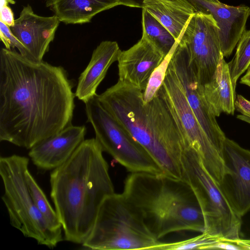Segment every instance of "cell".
Listing matches in <instances>:
<instances>
[{"instance_id": "7a4b0ae2", "label": "cell", "mask_w": 250, "mask_h": 250, "mask_svg": "<svg viewBox=\"0 0 250 250\" xmlns=\"http://www.w3.org/2000/svg\"><path fill=\"white\" fill-rule=\"evenodd\" d=\"M103 152L95 138L84 139L50 173V196L68 242H84L102 202L115 193Z\"/></svg>"}, {"instance_id": "ac0fdd59", "label": "cell", "mask_w": 250, "mask_h": 250, "mask_svg": "<svg viewBox=\"0 0 250 250\" xmlns=\"http://www.w3.org/2000/svg\"><path fill=\"white\" fill-rule=\"evenodd\" d=\"M45 5L65 24L90 22L95 16L121 5L119 0H45Z\"/></svg>"}, {"instance_id": "ba28073f", "label": "cell", "mask_w": 250, "mask_h": 250, "mask_svg": "<svg viewBox=\"0 0 250 250\" xmlns=\"http://www.w3.org/2000/svg\"><path fill=\"white\" fill-rule=\"evenodd\" d=\"M87 122L103 151L128 171L164 174L145 148L103 106L96 95L85 103Z\"/></svg>"}, {"instance_id": "ffe728a7", "label": "cell", "mask_w": 250, "mask_h": 250, "mask_svg": "<svg viewBox=\"0 0 250 250\" xmlns=\"http://www.w3.org/2000/svg\"><path fill=\"white\" fill-rule=\"evenodd\" d=\"M142 8L162 24L176 41L196 12L180 4L164 0H145Z\"/></svg>"}, {"instance_id": "9c48e42d", "label": "cell", "mask_w": 250, "mask_h": 250, "mask_svg": "<svg viewBox=\"0 0 250 250\" xmlns=\"http://www.w3.org/2000/svg\"><path fill=\"white\" fill-rule=\"evenodd\" d=\"M159 91L189 145L197 152L206 170L218 184L224 171L223 153L213 145L199 124L169 63Z\"/></svg>"}, {"instance_id": "7c38bea8", "label": "cell", "mask_w": 250, "mask_h": 250, "mask_svg": "<svg viewBox=\"0 0 250 250\" xmlns=\"http://www.w3.org/2000/svg\"><path fill=\"white\" fill-rule=\"evenodd\" d=\"M224 171L219 188L235 213L250 210V150L226 137L223 150Z\"/></svg>"}, {"instance_id": "cb8c5ba5", "label": "cell", "mask_w": 250, "mask_h": 250, "mask_svg": "<svg viewBox=\"0 0 250 250\" xmlns=\"http://www.w3.org/2000/svg\"><path fill=\"white\" fill-rule=\"evenodd\" d=\"M178 40L165 57L162 62L157 66L150 76L146 88L143 91L144 103L150 102L157 94L163 83L167 69Z\"/></svg>"}, {"instance_id": "603a6c76", "label": "cell", "mask_w": 250, "mask_h": 250, "mask_svg": "<svg viewBox=\"0 0 250 250\" xmlns=\"http://www.w3.org/2000/svg\"><path fill=\"white\" fill-rule=\"evenodd\" d=\"M234 90L237 80L250 65V30H246L237 44L235 54L228 63Z\"/></svg>"}, {"instance_id": "f546056e", "label": "cell", "mask_w": 250, "mask_h": 250, "mask_svg": "<svg viewBox=\"0 0 250 250\" xmlns=\"http://www.w3.org/2000/svg\"><path fill=\"white\" fill-rule=\"evenodd\" d=\"M0 21H2L9 27L12 26L15 22L14 14L9 5L0 7Z\"/></svg>"}, {"instance_id": "277c9868", "label": "cell", "mask_w": 250, "mask_h": 250, "mask_svg": "<svg viewBox=\"0 0 250 250\" xmlns=\"http://www.w3.org/2000/svg\"><path fill=\"white\" fill-rule=\"evenodd\" d=\"M150 233L159 240L175 232H204L205 220L199 201L186 181L165 174L132 172L121 193Z\"/></svg>"}, {"instance_id": "2e32d148", "label": "cell", "mask_w": 250, "mask_h": 250, "mask_svg": "<svg viewBox=\"0 0 250 250\" xmlns=\"http://www.w3.org/2000/svg\"><path fill=\"white\" fill-rule=\"evenodd\" d=\"M84 125H71L57 134L36 144L28 155L38 168L53 170L65 163L84 140Z\"/></svg>"}, {"instance_id": "4316f807", "label": "cell", "mask_w": 250, "mask_h": 250, "mask_svg": "<svg viewBox=\"0 0 250 250\" xmlns=\"http://www.w3.org/2000/svg\"><path fill=\"white\" fill-rule=\"evenodd\" d=\"M234 105L235 109L241 113L237 117L250 124V101L238 94L236 97Z\"/></svg>"}, {"instance_id": "5b68a950", "label": "cell", "mask_w": 250, "mask_h": 250, "mask_svg": "<svg viewBox=\"0 0 250 250\" xmlns=\"http://www.w3.org/2000/svg\"><path fill=\"white\" fill-rule=\"evenodd\" d=\"M29 162L28 158L16 154L0 157L1 199L13 227L38 244L52 248L63 240L62 232L52 229L36 206L26 179Z\"/></svg>"}, {"instance_id": "8fae6325", "label": "cell", "mask_w": 250, "mask_h": 250, "mask_svg": "<svg viewBox=\"0 0 250 250\" xmlns=\"http://www.w3.org/2000/svg\"><path fill=\"white\" fill-rule=\"evenodd\" d=\"M169 65L199 124L213 145L223 153L227 137L209 107L204 93L203 86L197 82L189 64L187 50L179 42V40Z\"/></svg>"}, {"instance_id": "3957f363", "label": "cell", "mask_w": 250, "mask_h": 250, "mask_svg": "<svg viewBox=\"0 0 250 250\" xmlns=\"http://www.w3.org/2000/svg\"><path fill=\"white\" fill-rule=\"evenodd\" d=\"M96 98L145 148L165 175L183 179V158L191 147L159 91L144 103L143 91L118 80Z\"/></svg>"}, {"instance_id": "5bb4252c", "label": "cell", "mask_w": 250, "mask_h": 250, "mask_svg": "<svg viewBox=\"0 0 250 250\" xmlns=\"http://www.w3.org/2000/svg\"><path fill=\"white\" fill-rule=\"evenodd\" d=\"M61 21L54 15L50 17L35 14L31 6H24L20 16L10 27L12 33L28 50L32 60L42 61L48 52Z\"/></svg>"}, {"instance_id": "4fadbf2b", "label": "cell", "mask_w": 250, "mask_h": 250, "mask_svg": "<svg viewBox=\"0 0 250 250\" xmlns=\"http://www.w3.org/2000/svg\"><path fill=\"white\" fill-rule=\"evenodd\" d=\"M142 31V37L136 44L121 50L117 62L118 80L144 91L152 72L166 56Z\"/></svg>"}, {"instance_id": "f1b7e54d", "label": "cell", "mask_w": 250, "mask_h": 250, "mask_svg": "<svg viewBox=\"0 0 250 250\" xmlns=\"http://www.w3.org/2000/svg\"><path fill=\"white\" fill-rule=\"evenodd\" d=\"M242 250V248L236 244L228 241L219 240L211 245L208 246L206 250Z\"/></svg>"}, {"instance_id": "1f68e13d", "label": "cell", "mask_w": 250, "mask_h": 250, "mask_svg": "<svg viewBox=\"0 0 250 250\" xmlns=\"http://www.w3.org/2000/svg\"><path fill=\"white\" fill-rule=\"evenodd\" d=\"M237 245L240 246L243 250H250V239H239L235 243Z\"/></svg>"}, {"instance_id": "e0dca14e", "label": "cell", "mask_w": 250, "mask_h": 250, "mask_svg": "<svg viewBox=\"0 0 250 250\" xmlns=\"http://www.w3.org/2000/svg\"><path fill=\"white\" fill-rule=\"evenodd\" d=\"M121 51L116 42H102L94 50L87 66L78 79L75 97L85 104L97 95L98 87L110 66L118 61Z\"/></svg>"}, {"instance_id": "44dd1931", "label": "cell", "mask_w": 250, "mask_h": 250, "mask_svg": "<svg viewBox=\"0 0 250 250\" xmlns=\"http://www.w3.org/2000/svg\"><path fill=\"white\" fill-rule=\"evenodd\" d=\"M142 30L166 56L177 41L171 33L151 14L142 8Z\"/></svg>"}, {"instance_id": "d6986e66", "label": "cell", "mask_w": 250, "mask_h": 250, "mask_svg": "<svg viewBox=\"0 0 250 250\" xmlns=\"http://www.w3.org/2000/svg\"><path fill=\"white\" fill-rule=\"evenodd\" d=\"M203 91L209 107L216 117L223 112L234 115L236 92L231 83L228 64L223 55L212 80L203 86Z\"/></svg>"}, {"instance_id": "d4e9b609", "label": "cell", "mask_w": 250, "mask_h": 250, "mask_svg": "<svg viewBox=\"0 0 250 250\" xmlns=\"http://www.w3.org/2000/svg\"><path fill=\"white\" fill-rule=\"evenodd\" d=\"M219 240H221L204 232L193 238L180 241L171 243L162 242L158 250H206L208 246Z\"/></svg>"}, {"instance_id": "83f0119b", "label": "cell", "mask_w": 250, "mask_h": 250, "mask_svg": "<svg viewBox=\"0 0 250 250\" xmlns=\"http://www.w3.org/2000/svg\"><path fill=\"white\" fill-rule=\"evenodd\" d=\"M121 5L134 8H142L145 0H119ZM176 3L186 8L196 11L194 6L187 0H164Z\"/></svg>"}, {"instance_id": "6da1fadb", "label": "cell", "mask_w": 250, "mask_h": 250, "mask_svg": "<svg viewBox=\"0 0 250 250\" xmlns=\"http://www.w3.org/2000/svg\"><path fill=\"white\" fill-rule=\"evenodd\" d=\"M61 66L0 51V141L30 149L72 125L75 94Z\"/></svg>"}, {"instance_id": "7402d4cb", "label": "cell", "mask_w": 250, "mask_h": 250, "mask_svg": "<svg viewBox=\"0 0 250 250\" xmlns=\"http://www.w3.org/2000/svg\"><path fill=\"white\" fill-rule=\"evenodd\" d=\"M25 176L30 193L37 208L52 229L62 232V225L56 210L50 204L28 169L25 172Z\"/></svg>"}, {"instance_id": "52a82bcc", "label": "cell", "mask_w": 250, "mask_h": 250, "mask_svg": "<svg viewBox=\"0 0 250 250\" xmlns=\"http://www.w3.org/2000/svg\"><path fill=\"white\" fill-rule=\"evenodd\" d=\"M183 163V180L189 183L199 201L205 220L204 232L235 243L240 239L242 218L232 209L192 148L185 151Z\"/></svg>"}, {"instance_id": "9a60e30c", "label": "cell", "mask_w": 250, "mask_h": 250, "mask_svg": "<svg viewBox=\"0 0 250 250\" xmlns=\"http://www.w3.org/2000/svg\"><path fill=\"white\" fill-rule=\"evenodd\" d=\"M196 12L211 14L220 28V45L224 57L228 58L246 31L250 7L246 5L231 6L207 0H187Z\"/></svg>"}, {"instance_id": "4dcf8cb0", "label": "cell", "mask_w": 250, "mask_h": 250, "mask_svg": "<svg viewBox=\"0 0 250 250\" xmlns=\"http://www.w3.org/2000/svg\"><path fill=\"white\" fill-rule=\"evenodd\" d=\"M246 71L245 74L241 78L240 83L250 88V65Z\"/></svg>"}, {"instance_id": "d6a6232c", "label": "cell", "mask_w": 250, "mask_h": 250, "mask_svg": "<svg viewBox=\"0 0 250 250\" xmlns=\"http://www.w3.org/2000/svg\"><path fill=\"white\" fill-rule=\"evenodd\" d=\"M0 7L5 5H8L9 3L14 4L16 3L14 0H0Z\"/></svg>"}, {"instance_id": "8992f818", "label": "cell", "mask_w": 250, "mask_h": 250, "mask_svg": "<svg viewBox=\"0 0 250 250\" xmlns=\"http://www.w3.org/2000/svg\"><path fill=\"white\" fill-rule=\"evenodd\" d=\"M156 239L133 212L122 194L107 196L82 246L96 250H158Z\"/></svg>"}, {"instance_id": "30bf717a", "label": "cell", "mask_w": 250, "mask_h": 250, "mask_svg": "<svg viewBox=\"0 0 250 250\" xmlns=\"http://www.w3.org/2000/svg\"><path fill=\"white\" fill-rule=\"evenodd\" d=\"M198 83L204 86L212 79L221 56L220 28L210 14L196 12L179 38Z\"/></svg>"}, {"instance_id": "484cf974", "label": "cell", "mask_w": 250, "mask_h": 250, "mask_svg": "<svg viewBox=\"0 0 250 250\" xmlns=\"http://www.w3.org/2000/svg\"><path fill=\"white\" fill-rule=\"evenodd\" d=\"M0 37L5 48L11 49V47H16L22 55L31 59L30 54L26 48L12 33L10 27L1 21H0Z\"/></svg>"}]
</instances>
